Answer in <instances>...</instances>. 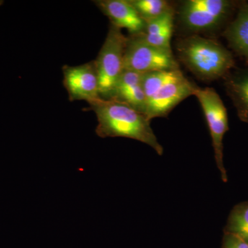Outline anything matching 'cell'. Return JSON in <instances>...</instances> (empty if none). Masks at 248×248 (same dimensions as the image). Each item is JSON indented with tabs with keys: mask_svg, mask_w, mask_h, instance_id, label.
<instances>
[{
	"mask_svg": "<svg viewBox=\"0 0 248 248\" xmlns=\"http://www.w3.org/2000/svg\"><path fill=\"white\" fill-rule=\"evenodd\" d=\"M89 104L97 117L95 132L99 138L132 139L151 147L159 155L164 153V148L152 128L151 121L143 114L122 103L102 98Z\"/></svg>",
	"mask_w": 248,
	"mask_h": 248,
	"instance_id": "obj_1",
	"label": "cell"
},
{
	"mask_svg": "<svg viewBox=\"0 0 248 248\" xmlns=\"http://www.w3.org/2000/svg\"><path fill=\"white\" fill-rule=\"evenodd\" d=\"M175 48L179 61L202 81L223 79L234 68L232 53L215 39L186 35L178 39Z\"/></svg>",
	"mask_w": 248,
	"mask_h": 248,
	"instance_id": "obj_2",
	"label": "cell"
},
{
	"mask_svg": "<svg viewBox=\"0 0 248 248\" xmlns=\"http://www.w3.org/2000/svg\"><path fill=\"white\" fill-rule=\"evenodd\" d=\"M142 81L146 95L144 115L150 121L167 117L178 104L194 95L197 86L181 69L145 73Z\"/></svg>",
	"mask_w": 248,
	"mask_h": 248,
	"instance_id": "obj_3",
	"label": "cell"
},
{
	"mask_svg": "<svg viewBox=\"0 0 248 248\" xmlns=\"http://www.w3.org/2000/svg\"><path fill=\"white\" fill-rule=\"evenodd\" d=\"M239 3L231 0H186L178 9V24L190 35L225 30Z\"/></svg>",
	"mask_w": 248,
	"mask_h": 248,
	"instance_id": "obj_4",
	"label": "cell"
},
{
	"mask_svg": "<svg viewBox=\"0 0 248 248\" xmlns=\"http://www.w3.org/2000/svg\"><path fill=\"white\" fill-rule=\"evenodd\" d=\"M128 37L122 29L110 24L108 32L94 60L100 97L109 100L124 71V55Z\"/></svg>",
	"mask_w": 248,
	"mask_h": 248,
	"instance_id": "obj_5",
	"label": "cell"
},
{
	"mask_svg": "<svg viewBox=\"0 0 248 248\" xmlns=\"http://www.w3.org/2000/svg\"><path fill=\"white\" fill-rule=\"evenodd\" d=\"M194 96L198 99L208 124L213 141L215 161L221 173L222 181L227 182L228 176L223 165V138L229 129L226 108L218 93L213 88L203 89L197 86Z\"/></svg>",
	"mask_w": 248,
	"mask_h": 248,
	"instance_id": "obj_6",
	"label": "cell"
},
{
	"mask_svg": "<svg viewBox=\"0 0 248 248\" xmlns=\"http://www.w3.org/2000/svg\"><path fill=\"white\" fill-rule=\"evenodd\" d=\"M181 69L172 51L149 45L141 35L129 36L124 55V70L145 74Z\"/></svg>",
	"mask_w": 248,
	"mask_h": 248,
	"instance_id": "obj_7",
	"label": "cell"
},
{
	"mask_svg": "<svg viewBox=\"0 0 248 248\" xmlns=\"http://www.w3.org/2000/svg\"><path fill=\"white\" fill-rule=\"evenodd\" d=\"M62 71L63 86L71 102L86 101L90 104L101 98L94 60L79 66L65 65Z\"/></svg>",
	"mask_w": 248,
	"mask_h": 248,
	"instance_id": "obj_8",
	"label": "cell"
},
{
	"mask_svg": "<svg viewBox=\"0 0 248 248\" xmlns=\"http://www.w3.org/2000/svg\"><path fill=\"white\" fill-rule=\"evenodd\" d=\"M94 3L111 24L126 29L130 36L141 35L146 30V22L129 0H97Z\"/></svg>",
	"mask_w": 248,
	"mask_h": 248,
	"instance_id": "obj_9",
	"label": "cell"
},
{
	"mask_svg": "<svg viewBox=\"0 0 248 248\" xmlns=\"http://www.w3.org/2000/svg\"><path fill=\"white\" fill-rule=\"evenodd\" d=\"M142 76L141 73L124 70L109 100L122 103L144 115L146 95Z\"/></svg>",
	"mask_w": 248,
	"mask_h": 248,
	"instance_id": "obj_10",
	"label": "cell"
},
{
	"mask_svg": "<svg viewBox=\"0 0 248 248\" xmlns=\"http://www.w3.org/2000/svg\"><path fill=\"white\" fill-rule=\"evenodd\" d=\"M222 35L230 48L248 63V3H239L236 16Z\"/></svg>",
	"mask_w": 248,
	"mask_h": 248,
	"instance_id": "obj_11",
	"label": "cell"
},
{
	"mask_svg": "<svg viewBox=\"0 0 248 248\" xmlns=\"http://www.w3.org/2000/svg\"><path fill=\"white\" fill-rule=\"evenodd\" d=\"M223 79L240 120L248 123V68L231 71Z\"/></svg>",
	"mask_w": 248,
	"mask_h": 248,
	"instance_id": "obj_12",
	"label": "cell"
},
{
	"mask_svg": "<svg viewBox=\"0 0 248 248\" xmlns=\"http://www.w3.org/2000/svg\"><path fill=\"white\" fill-rule=\"evenodd\" d=\"M175 9L146 22V30L142 38L147 43L157 48L172 51L171 46L175 20Z\"/></svg>",
	"mask_w": 248,
	"mask_h": 248,
	"instance_id": "obj_13",
	"label": "cell"
},
{
	"mask_svg": "<svg viewBox=\"0 0 248 248\" xmlns=\"http://www.w3.org/2000/svg\"><path fill=\"white\" fill-rule=\"evenodd\" d=\"M146 22L159 17L174 9L172 3L166 0H129Z\"/></svg>",
	"mask_w": 248,
	"mask_h": 248,
	"instance_id": "obj_14",
	"label": "cell"
},
{
	"mask_svg": "<svg viewBox=\"0 0 248 248\" xmlns=\"http://www.w3.org/2000/svg\"><path fill=\"white\" fill-rule=\"evenodd\" d=\"M226 232L248 242V202L233 209L227 223Z\"/></svg>",
	"mask_w": 248,
	"mask_h": 248,
	"instance_id": "obj_15",
	"label": "cell"
},
{
	"mask_svg": "<svg viewBox=\"0 0 248 248\" xmlns=\"http://www.w3.org/2000/svg\"><path fill=\"white\" fill-rule=\"evenodd\" d=\"M225 248H248V242L235 235L227 233Z\"/></svg>",
	"mask_w": 248,
	"mask_h": 248,
	"instance_id": "obj_16",
	"label": "cell"
},
{
	"mask_svg": "<svg viewBox=\"0 0 248 248\" xmlns=\"http://www.w3.org/2000/svg\"><path fill=\"white\" fill-rule=\"evenodd\" d=\"M4 1H2V0H0V6H2L3 4H4Z\"/></svg>",
	"mask_w": 248,
	"mask_h": 248,
	"instance_id": "obj_17",
	"label": "cell"
}]
</instances>
